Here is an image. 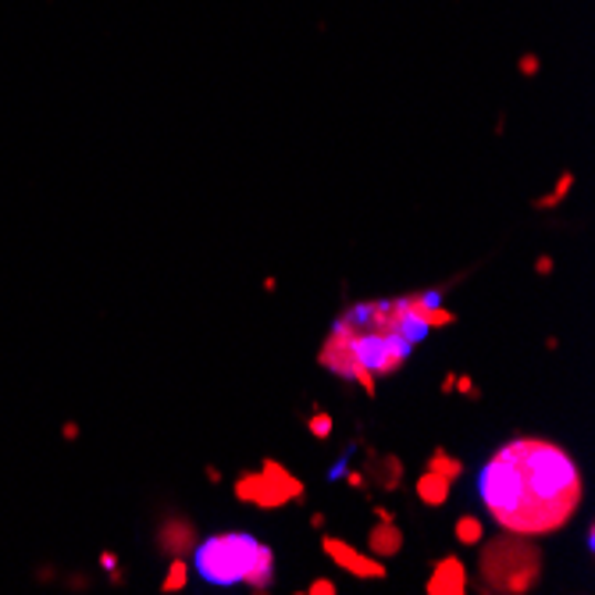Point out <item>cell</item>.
Masks as SVG:
<instances>
[{
    "mask_svg": "<svg viewBox=\"0 0 595 595\" xmlns=\"http://www.w3.org/2000/svg\"><path fill=\"white\" fill-rule=\"evenodd\" d=\"M478 500L500 532L553 539L567 532L585 507V471L564 442L513 436L481 463Z\"/></svg>",
    "mask_w": 595,
    "mask_h": 595,
    "instance_id": "obj_1",
    "label": "cell"
},
{
    "mask_svg": "<svg viewBox=\"0 0 595 595\" xmlns=\"http://www.w3.org/2000/svg\"><path fill=\"white\" fill-rule=\"evenodd\" d=\"M425 335L421 321L407 307V296L357 300L332 321L314 361L321 372L357 385L367 399H375L378 382L404 372Z\"/></svg>",
    "mask_w": 595,
    "mask_h": 595,
    "instance_id": "obj_2",
    "label": "cell"
},
{
    "mask_svg": "<svg viewBox=\"0 0 595 595\" xmlns=\"http://www.w3.org/2000/svg\"><path fill=\"white\" fill-rule=\"evenodd\" d=\"M192 574H200L215 588L243 585L253 595H264L275 585V550L250 532H215L192 545Z\"/></svg>",
    "mask_w": 595,
    "mask_h": 595,
    "instance_id": "obj_3",
    "label": "cell"
},
{
    "mask_svg": "<svg viewBox=\"0 0 595 595\" xmlns=\"http://www.w3.org/2000/svg\"><path fill=\"white\" fill-rule=\"evenodd\" d=\"M478 550V585L486 595H528L542 585L545 556L535 539L500 532L486 535Z\"/></svg>",
    "mask_w": 595,
    "mask_h": 595,
    "instance_id": "obj_4",
    "label": "cell"
},
{
    "mask_svg": "<svg viewBox=\"0 0 595 595\" xmlns=\"http://www.w3.org/2000/svg\"><path fill=\"white\" fill-rule=\"evenodd\" d=\"M232 492L239 503L268 513V510H285V507H296L307 500V481H303L293 468H285L282 460L264 457L261 468L239 471Z\"/></svg>",
    "mask_w": 595,
    "mask_h": 595,
    "instance_id": "obj_5",
    "label": "cell"
},
{
    "mask_svg": "<svg viewBox=\"0 0 595 595\" xmlns=\"http://www.w3.org/2000/svg\"><path fill=\"white\" fill-rule=\"evenodd\" d=\"M321 553L332 567H340L343 574H349L353 582H385V560L372 556L367 550H357L353 542H346L343 535H321Z\"/></svg>",
    "mask_w": 595,
    "mask_h": 595,
    "instance_id": "obj_6",
    "label": "cell"
},
{
    "mask_svg": "<svg viewBox=\"0 0 595 595\" xmlns=\"http://www.w3.org/2000/svg\"><path fill=\"white\" fill-rule=\"evenodd\" d=\"M200 539V528L192 524L182 510H165L154 521V545L160 550V556H189L192 545Z\"/></svg>",
    "mask_w": 595,
    "mask_h": 595,
    "instance_id": "obj_7",
    "label": "cell"
},
{
    "mask_svg": "<svg viewBox=\"0 0 595 595\" xmlns=\"http://www.w3.org/2000/svg\"><path fill=\"white\" fill-rule=\"evenodd\" d=\"M361 471H364V481H367V492H372V489L375 492H399V489H404V481H407L404 457L389 453V449H375V446L364 449Z\"/></svg>",
    "mask_w": 595,
    "mask_h": 595,
    "instance_id": "obj_8",
    "label": "cell"
},
{
    "mask_svg": "<svg viewBox=\"0 0 595 595\" xmlns=\"http://www.w3.org/2000/svg\"><path fill=\"white\" fill-rule=\"evenodd\" d=\"M410 314L421 321L425 332H442L457 325V311L446 307L442 289H417V293H404Z\"/></svg>",
    "mask_w": 595,
    "mask_h": 595,
    "instance_id": "obj_9",
    "label": "cell"
},
{
    "mask_svg": "<svg viewBox=\"0 0 595 595\" xmlns=\"http://www.w3.org/2000/svg\"><path fill=\"white\" fill-rule=\"evenodd\" d=\"M428 595H468L471 592V571L457 553H446L436 560L428 582H425Z\"/></svg>",
    "mask_w": 595,
    "mask_h": 595,
    "instance_id": "obj_10",
    "label": "cell"
},
{
    "mask_svg": "<svg viewBox=\"0 0 595 595\" xmlns=\"http://www.w3.org/2000/svg\"><path fill=\"white\" fill-rule=\"evenodd\" d=\"M457 489V481L442 474L439 468H431V463H425L421 474L414 478V495H417V503L428 507V510H442L449 503V495H453Z\"/></svg>",
    "mask_w": 595,
    "mask_h": 595,
    "instance_id": "obj_11",
    "label": "cell"
},
{
    "mask_svg": "<svg viewBox=\"0 0 595 595\" xmlns=\"http://www.w3.org/2000/svg\"><path fill=\"white\" fill-rule=\"evenodd\" d=\"M407 545V532L396 524V518H385V521H372V528H367V553L378 556V560H396L399 553H404Z\"/></svg>",
    "mask_w": 595,
    "mask_h": 595,
    "instance_id": "obj_12",
    "label": "cell"
},
{
    "mask_svg": "<svg viewBox=\"0 0 595 595\" xmlns=\"http://www.w3.org/2000/svg\"><path fill=\"white\" fill-rule=\"evenodd\" d=\"M486 535H489V528L478 513H460V518L453 521V539H457L460 550H478V545L486 542Z\"/></svg>",
    "mask_w": 595,
    "mask_h": 595,
    "instance_id": "obj_13",
    "label": "cell"
},
{
    "mask_svg": "<svg viewBox=\"0 0 595 595\" xmlns=\"http://www.w3.org/2000/svg\"><path fill=\"white\" fill-rule=\"evenodd\" d=\"M189 577H192L189 556H168L165 577H160V595H179V592H186V588H189Z\"/></svg>",
    "mask_w": 595,
    "mask_h": 595,
    "instance_id": "obj_14",
    "label": "cell"
},
{
    "mask_svg": "<svg viewBox=\"0 0 595 595\" xmlns=\"http://www.w3.org/2000/svg\"><path fill=\"white\" fill-rule=\"evenodd\" d=\"M574 182H577V175H574L571 168H567V171H560V179L553 182V189H550V192H542V197H535L532 207H535V211H556V207L571 197Z\"/></svg>",
    "mask_w": 595,
    "mask_h": 595,
    "instance_id": "obj_15",
    "label": "cell"
},
{
    "mask_svg": "<svg viewBox=\"0 0 595 595\" xmlns=\"http://www.w3.org/2000/svg\"><path fill=\"white\" fill-rule=\"evenodd\" d=\"M307 431H311V436L314 439H321V442H325V439H332V431H335V417L328 414V410H311V417H307Z\"/></svg>",
    "mask_w": 595,
    "mask_h": 595,
    "instance_id": "obj_16",
    "label": "cell"
},
{
    "mask_svg": "<svg viewBox=\"0 0 595 595\" xmlns=\"http://www.w3.org/2000/svg\"><path fill=\"white\" fill-rule=\"evenodd\" d=\"M101 567L107 571V582H111V585H118V588L125 585V571H122V560H118L115 553H107V550H104V553H101Z\"/></svg>",
    "mask_w": 595,
    "mask_h": 595,
    "instance_id": "obj_17",
    "label": "cell"
},
{
    "mask_svg": "<svg viewBox=\"0 0 595 595\" xmlns=\"http://www.w3.org/2000/svg\"><path fill=\"white\" fill-rule=\"evenodd\" d=\"M453 393H460V396L474 399V404H478V399H481V393H478L474 378H471V375H460V372H457V382H453Z\"/></svg>",
    "mask_w": 595,
    "mask_h": 595,
    "instance_id": "obj_18",
    "label": "cell"
},
{
    "mask_svg": "<svg viewBox=\"0 0 595 595\" xmlns=\"http://www.w3.org/2000/svg\"><path fill=\"white\" fill-rule=\"evenodd\" d=\"M303 592H307V595H335V592H340V585H335L332 577H314V582Z\"/></svg>",
    "mask_w": 595,
    "mask_h": 595,
    "instance_id": "obj_19",
    "label": "cell"
},
{
    "mask_svg": "<svg viewBox=\"0 0 595 595\" xmlns=\"http://www.w3.org/2000/svg\"><path fill=\"white\" fill-rule=\"evenodd\" d=\"M340 478H346V486H349V489L367 492V481H364V471H361V468H343Z\"/></svg>",
    "mask_w": 595,
    "mask_h": 595,
    "instance_id": "obj_20",
    "label": "cell"
},
{
    "mask_svg": "<svg viewBox=\"0 0 595 595\" xmlns=\"http://www.w3.org/2000/svg\"><path fill=\"white\" fill-rule=\"evenodd\" d=\"M553 271H556V261H553V257H550V253H542V257H535V275H539V279H550V275H553Z\"/></svg>",
    "mask_w": 595,
    "mask_h": 595,
    "instance_id": "obj_21",
    "label": "cell"
},
{
    "mask_svg": "<svg viewBox=\"0 0 595 595\" xmlns=\"http://www.w3.org/2000/svg\"><path fill=\"white\" fill-rule=\"evenodd\" d=\"M453 382H457V372H446L442 382H439V393L442 396H453Z\"/></svg>",
    "mask_w": 595,
    "mask_h": 595,
    "instance_id": "obj_22",
    "label": "cell"
},
{
    "mask_svg": "<svg viewBox=\"0 0 595 595\" xmlns=\"http://www.w3.org/2000/svg\"><path fill=\"white\" fill-rule=\"evenodd\" d=\"M203 474H207V481H211V486H221V468H215V463H207V468H203Z\"/></svg>",
    "mask_w": 595,
    "mask_h": 595,
    "instance_id": "obj_23",
    "label": "cell"
},
{
    "mask_svg": "<svg viewBox=\"0 0 595 595\" xmlns=\"http://www.w3.org/2000/svg\"><path fill=\"white\" fill-rule=\"evenodd\" d=\"M311 528H314V532H321V528H325V513H311Z\"/></svg>",
    "mask_w": 595,
    "mask_h": 595,
    "instance_id": "obj_24",
    "label": "cell"
},
{
    "mask_svg": "<svg viewBox=\"0 0 595 595\" xmlns=\"http://www.w3.org/2000/svg\"><path fill=\"white\" fill-rule=\"evenodd\" d=\"M261 285H264V293H275V289H279V279H275V275H268Z\"/></svg>",
    "mask_w": 595,
    "mask_h": 595,
    "instance_id": "obj_25",
    "label": "cell"
},
{
    "mask_svg": "<svg viewBox=\"0 0 595 595\" xmlns=\"http://www.w3.org/2000/svg\"><path fill=\"white\" fill-rule=\"evenodd\" d=\"M75 436H79V425L69 421V425H64V439H75Z\"/></svg>",
    "mask_w": 595,
    "mask_h": 595,
    "instance_id": "obj_26",
    "label": "cell"
},
{
    "mask_svg": "<svg viewBox=\"0 0 595 595\" xmlns=\"http://www.w3.org/2000/svg\"><path fill=\"white\" fill-rule=\"evenodd\" d=\"M521 69H524L528 75H532V72L539 69V61H535V58H524V64H521Z\"/></svg>",
    "mask_w": 595,
    "mask_h": 595,
    "instance_id": "obj_27",
    "label": "cell"
},
{
    "mask_svg": "<svg viewBox=\"0 0 595 595\" xmlns=\"http://www.w3.org/2000/svg\"><path fill=\"white\" fill-rule=\"evenodd\" d=\"M585 545H588V550L595 545V524H588V528H585Z\"/></svg>",
    "mask_w": 595,
    "mask_h": 595,
    "instance_id": "obj_28",
    "label": "cell"
}]
</instances>
